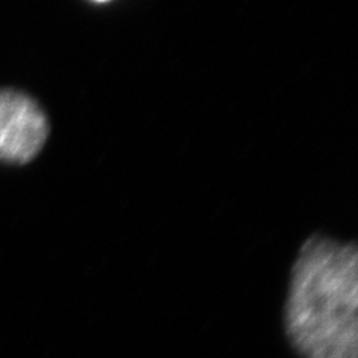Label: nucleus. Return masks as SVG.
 I'll return each instance as SVG.
<instances>
[{
	"label": "nucleus",
	"instance_id": "obj_2",
	"mask_svg": "<svg viewBox=\"0 0 358 358\" xmlns=\"http://www.w3.org/2000/svg\"><path fill=\"white\" fill-rule=\"evenodd\" d=\"M48 134V118L35 99L17 90H0V160L15 164L31 162Z\"/></svg>",
	"mask_w": 358,
	"mask_h": 358
},
{
	"label": "nucleus",
	"instance_id": "obj_1",
	"mask_svg": "<svg viewBox=\"0 0 358 358\" xmlns=\"http://www.w3.org/2000/svg\"><path fill=\"white\" fill-rule=\"evenodd\" d=\"M287 338L301 358H358V250L310 236L291 271Z\"/></svg>",
	"mask_w": 358,
	"mask_h": 358
}]
</instances>
